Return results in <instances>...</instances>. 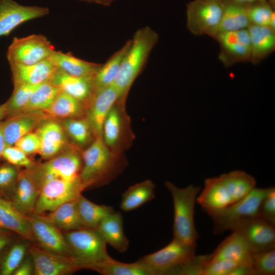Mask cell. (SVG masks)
Here are the masks:
<instances>
[{"mask_svg":"<svg viewBox=\"0 0 275 275\" xmlns=\"http://www.w3.org/2000/svg\"><path fill=\"white\" fill-rule=\"evenodd\" d=\"M2 158L8 163L24 169L30 168L35 163L29 156L15 145L6 146L3 151Z\"/></svg>","mask_w":275,"mask_h":275,"instance_id":"cell-44","label":"cell"},{"mask_svg":"<svg viewBox=\"0 0 275 275\" xmlns=\"http://www.w3.org/2000/svg\"><path fill=\"white\" fill-rule=\"evenodd\" d=\"M70 144L82 151L95 139L93 131L85 117L59 120Z\"/></svg>","mask_w":275,"mask_h":275,"instance_id":"cell-31","label":"cell"},{"mask_svg":"<svg viewBox=\"0 0 275 275\" xmlns=\"http://www.w3.org/2000/svg\"><path fill=\"white\" fill-rule=\"evenodd\" d=\"M20 171L19 167L7 162L0 165V197L10 200Z\"/></svg>","mask_w":275,"mask_h":275,"instance_id":"cell-42","label":"cell"},{"mask_svg":"<svg viewBox=\"0 0 275 275\" xmlns=\"http://www.w3.org/2000/svg\"><path fill=\"white\" fill-rule=\"evenodd\" d=\"M86 106L81 102L61 91L50 106L45 110L49 118L58 120L85 117Z\"/></svg>","mask_w":275,"mask_h":275,"instance_id":"cell-30","label":"cell"},{"mask_svg":"<svg viewBox=\"0 0 275 275\" xmlns=\"http://www.w3.org/2000/svg\"><path fill=\"white\" fill-rule=\"evenodd\" d=\"M165 186L173 201V238L186 244L196 245L199 235L194 224V207L201 187L191 184L179 188L168 181Z\"/></svg>","mask_w":275,"mask_h":275,"instance_id":"cell-3","label":"cell"},{"mask_svg":"<svg viewBox=\"0 0 275 275\" xmlns=\"http://www.w3.org/2000/svg\"><path fill=\"white\" fill-rule=\"evenodd\" d=\"M247 30L251 43L250 61L256 65L274 50L275 31L269 26L252 24Z\"/></svg>","mask_w":275,"mask_h":275,"instance_id":"cell-26","label":"cell"},{"mask_svg":"<svg viewBox=\"0 0 275 275\" xmlns=\"http://www.w3.org/2000/svg\"><path fill=\"white\" fill-rule=\"evenodd\" d=\"M8 110L6 102L0 105V121L7 117Z\"/></svg>","mask_w":275,"mask_h":275,"instance_id":"cell-53","label":"cell"},{"mask_svg":"<svg viewBox=\"0 0 275 275\" xmlns=\"http://www.w3.org/2000/svg\"><path fill=\"white\" fill-rule=\"evenodd\" d=\"M93 80L73 76L57 68L49 81L61 91L83 103L87 108L94 93Z\"/></svg>","mask_w":275,"mask_h":275,"instance_id":"cell-20","label":"cell"},{"mask_svg":"<svg viewBox=\"0 0 275 275\" xmlns=\"http://www.w3.org/2000/svg\"><path fill=\"white\" fill-rule=\"evenodd\" d=\"M239 2L245 3V4H251L253 3L257 2H261V1H266V0H234Z\"/></svg>","mask_w":275,"mask_h":275,"instance_id":"cell-54","label":"cell"},{"mask_svg":"<svg viewBox=\"0 0 275 275\" xmlns=\"http://www.w3.org/2000/svg\"><path fill=\"white\" fill-rule=\"evenodd\" d=\"M80 1L95 3L99 5H101L104 6H109L113 2L116 0H78Z\"/></svg>","mask_w":275,"mask_h":275,"instance_id":"cell-52","label":"cell"},{"mask_svg":"<svg viewBox=\"0 0 275 275\" xmlns=\"http://www.w3.org/2000/svg\"><path fill=\"white\" fill-rule=\"evenodd\" d=\"M64 236L74 259L80 269L95 271L110 256L106 243L96 229L82 228L65 232Z\"/></svg>","mask_w":275,"mask_h":275,"instance_id":"cell-4","label":"cell"},{"mask_svg":"<svg viewBox=\"0 0 275 275\" xmlns=\"http://www.w3.org/2000/svg\"><path fill=\"white\" fill-rule=\"evenodd\" d=\"M119 98V93L113 85L94 92L87 107L85 117L95 138L102 136L104 121Z\"/></svg>","mask_w":275,"mask_h":275,"instance_id":"cell-18","label":"cell"},{"mask_svg":"<svg viewBox=\"0 0 275 275\" xmlns=\"http://www.w3.org/2000/svg\"><path fill=\"white\" fill-rule=\"evenodd\" d=\"M39 189L26 169L21 170L10 198L14 205L26 215L34 213Z\"/></svg>","mask_w":275,"mask_h":275,"instance_id":"cell-23","label":"cell"},{"mask_svg":"<svg viewBox=\"0 0 275 275\" xmlns=\"http://www.w3.org/2000/svg\"><path fill=\"white\" fill-rule=\"evenodd\" d=\"M105 241L120 253L126 252L129 241L123 230V216L119 211H115L104 218L96 228Z\"/></svg>","mask_w":275,"mask_h":275,"instance_id":"cell-27","label":"cell"},{"mask_svg":"<svg viewBox=\"0 0 275 275\" xmlns=\"http://www.w3.org/2000/svg\"><path fill=\"white\" fill-rule=\"evenodd\" d=\"M240 233L252 252L275 249V225L259 217L244 218L231 230Z\"/></svg>","mask_w":275,"mask_h":275,"instance_id":"cell-12","label":"cell"},{"mask_svg":"<svg viewBox=\"0 0 275 275\" xmlns=\"http://www.w3.org/2000/svg\"><path fill=\"white\" fill-rule=\"evenodd\" d=\"M222 1L223 13L217 34L245 29L251 24L248 15L249 4L234 0Z\"/></svg>","mask_w":275,"mask_h":275,"instance_id":"cell-29","label":"cell"},{"mask_svg":"<svg viewBox=\"0 0 275 275\" xmlns=\"http://www.w3.org/2000/svg\"><path fill=\"white\" fill-rule=\"evenodd\" d=\"M270 188L255 187L238 201L220 209L205 212L213 222L214 233L216 234L231 230L242 219L259 217L261 204Z\"/></svg>","mask_w":275,"mask_h":275,"instance_id":"cell-6","label":"cell"},{"mask_svg":"<svg viewBox=\"0 0 275 275\" xmlns=\"http://www.w3.org/2000/svg\"><path fill=\"white\" fill-rule=\"evenodd\" d=\"M240 264L228 260L209 261L208 257L203 275H229L230 272Z\"/></svg>","mask_w":275,"mask_h":275,"instance_id":"cell-45","label":"cell"},{"mask_svg":"<svg viewBox=\"0 0 275 275\" xmlns=\"http://www.w3.org/2000/svg\"><path fill=\"white\" fill-rule=\"evenodd\" d=\"M76 200L66 202L47 214L41 215L65 232L85 228L80 219Z\"/></svg>","mask_w":275,"mask_h":275,"instance_id":"cell-32","label":"cell"},{"mask_svg":"<svg viewBox=\"0 0 275 275\" xmlns=\"http://www.w3.org/2000/svg\"><path fill=\"white\" fill-rule=\"evenodd\" d=\"M49 13L46 7L24 6L13 0H0V37L8 35L22 23Z\"/></svg>","mask_w":275,"mask_h":275,"instance_id":"cell-16","label":"cell"},{"mask_svg":"<svg viewBox=\"0 0 275 275\" xmlns=\"http://www.w3.org/2000/svg\"><path fill=\"white\" fill-rule=\"evenodd\" d=\"M196 200L205 212L220 209L233 203L219 177L206 179L204 188Z\"/></svg>","mask_w":275,"mask_h":275,"instance_id":"cell-25","label":"cell"},{"mask_svg":"<svg viewBox=\"0 0 275 275\" xmlns=\"http://www.w3.org/2000/svg\"><path fill=\"white\" fill-rule=\"evenodd\" d=\"M0 227L34 243L28 216L20 212L8 199L0 197Z\"/></svg>","mask_w":275,"mask_h":275,"instance_id":"cell-24","label":"cell"},{"mask_svg":"<svg viewBox=\"0 0 275 275\" xmlns=\"http://www.w3.org/2000/svg\"><path fill=\"white\" fill-rule=\"evenodd\" d=\"M266 2L269 4V5L274 10L275 7V0H266Z\"/></svg>","mask_w":275,"mask_h":275,"instance_id":"cell-55","label":"cell"},{"mask_svg":"<svg viewBox=\"0 0 275 275\" xmlns=\"http://www.w3.org/2000/svg\"><path fill=\"white\" fill-rule=\"evenodd\" d=\"M14 234L13 232L0 227V254L12 243Z\"/></svg>","mask_w":275,"mask_h":275,"instance_id":"cell-49","label":"cell"},{"mask_svg":"<svg viewBox=\"0 0 275 275\" xmlns=\"http://www.w3.org/2000/svg\"><path fill=\"white\" fill-rule=\"evenodd\" d=\"M14 145L30 156L39 153L41 144L40 139L34 131L21 137Z\"/></svg>","mask_w":275,"mask_h":275,"instance_id":"cell-46","label":"cell"},{"mask_svg":"<svg viewBox=\"0 0 275 275\" xmlns=\"http://www.w3.org/2000/svg\"><path fill=\"white\" fill-rule=\"evenodd\" d=\"M196 245L183 243L175 239L166 246L138 260L154 275H172L176 269L195 255Z\"/></svg>","mask_w":275,"mask_h":275,"instance_id":"cell-10","label":"cell"},{"mask_svg":"<svg viewBox=\"0 0 275 275\" xmlns=\"http://www.w3.org/2000/svg\"><path fill=\"white\" fill-rule=\"evenodd\" d=\"M60 91L61 90L49 80L39 85L21 112L45 111Z\"/></svg>","mask_w":275,"mask_h":275,"instance_id":"cell-37","label":"cell"},{"mask_svg":"<svg viewBox=\"0 0 275 275\" xmlns=\"http://www.w3.org/2000/svg\"><path fill=\"white\" fill-rule=\"evenodd\" d=\"M131 42V39L127 40L105 64H101L94 78V92L113 84L119 73L123 59L129 48Z\"/></svg>","mask_w":275,"mask_h":275,"instance_id":"cell-34","label":"cell"},{"mask_svg":"<svg viewBox=\"0 0 275 275\" xmlns=\"http://www.w3.org/2000/svg\"><path fill=\"white\" fill-rule=\"evenodd\" d=\"M34 265L35 275H68L80 270L69 256L45 250L37 245L29 248Z\"/></svg>","mask_w":275,"mask_h":275,"instance_id":"cell-15","label":"cell"},{"mask_svg":"<svg viewBox=\"0 0 275 275\" xmlns=\"http://www.w3.org/2000/svg\"><path fill=\"white\" fill-rule=\"evenodd\" d=\"M95 271L103 275H154L139 260L134 263H124L111 257L99 265Z\"/></svg>","mask_w":275,"mask_h":275,"instance_id":"cell-38","label":"cell"},{"mask_svg":"<svg viewBox=\"0 0 275 275\" xmlns=\"http://www.w3.org/2000/svg\"><path fill=\"white\" fill-rule=\"evenodd\" d=\"M82 167L79 178L85 189L105 185L116 178L126 166L122 154L111 150L102 136L96 137L81 151Z\"/></svg>","mask_w":275,"mask_h":275,"instance_id":"cell-1","label":"cell"},{"mask_svg":"<svg viewBox=\"0 0 275 275\" xmlns=\"http://www.w3.org/2000/svg\"><path fill=\"white\" fill-rule=\"evenodd\" d=\"M48 116L45 112H21L3 121V131L7 146L14 145L23 136L34 131Z\"/></svg>","mask_w":275,"mask_h":275,"instance_id":"cell-19","label":"cell"},{"mask_svg":"<svg viewBox=\"0 0 275 275\" xmlns=\"http://www.w3.org/2000/svg\"><path fill=\"white\" fill-rule=\"evenodd\" d=\"M13 85H38L50 79L58 67L50 57L32 65L9 63Z\"/></svg>","mask_w":275,"mask_h":275,"instance_id":"cell-21","label":"cell"},{"mask_svg":"<svg viewBox=\"0 0 275 275\" xmlns=\"http://www.w3.org/2000/svg\"><path fill=\"white\" fill-rule=\"evenodd\" d=\"M84 190L79 177L49 180L40 188L34 213L44 214L49 212L66 202L76 200Z\"/></svg>","mask_w":275,"mask_h":275,"instance_id":"cell-7","label":"cell"},{"mask_svg":"<svg viewBox=\"0 0 275 275\" xmlns=\"http://www.w3.org/2000/svg\"><path fill=\"white\" fill-rule=\"evenodd\" d=\"M35 132L40 140L38 154L44 159H50L63 151L70 144L60 121L50 118L44 120Z\"/></svg>","mask_w":275,"mask_h":275,"instance_id":"cell-17","label":"cell"},{"mask_svg":"<svg viewBox=\"0 0 275 275\" xmlns=\"http://www.w3.org/2000/svg\"><path fill=\"white\" fill-rule=\"evenodd\" d=\"M259 217L275 225V188L271 187L260 207Z\"/></svg>","mask_w":275,"mask_h":275,"instance_id":"cell-47","label":"cell"},{"mask_svg":"<svg viewBox=\"0 0 275 275\" xmlns=\"http://www.w3.org/2000/svg\"><path fill=\"white\" fill-rule=\"evenodd\" d=\"M251 263L255 275H274L275 250L252 252Z\"/></svg>","mask_w":275,"mask_h":275,"instance_id":"cell-41","label":"cell"},{"mask_svg":"<svg viewBox=\"0 0 275 275\" xmlns=\"http://www.w3.org/2000/svg\"><path fill=\"white\" fill-rule=\"evenodd\" d=\"M218 42L219 60L226 67L251 60V43L247 29L221 32L213 38Z\"/></svg>","mask_w":275,"mask_h":275,"instance_id":"cell-14","label":"cell"},{"mask_svg":"<svg viewBox=\"0 0 275 275\" xmlns=\"http://www.w3.org/2000/svg\"><path fill=\"white\" fill-rule=\"evenodd\" d=\"M81 151L70 144L57 156L26 169L39 189L52 179H74L79 177L82 167Z\"/></svg>","mask_w":275,"mask_h":275,"instance_id":"cell-5","label":"cell"},{"mask_svg":"<svg viewBox=\"0 0 275 275\" xmlns=\"http://www.w3.org/2000/svg\"><path fill=\"white\" fill-rule=\"evenodd\" d=\"M40 85V84H39ZM12 94L6 104L7 117L20 113L28 102L34 91L39 85L15 84Z\"/></svg>","mask_w":275,"mask_h":275,"instance_id":"cell-40","label":"cell"},{"mask_svg":"<svg viewBox=\"0 0 275 275\" xmlns=\"http://www.w3.org/2000/svg\"><path fill=\"white\" fill-rule=\"evenodd\" d=\"M27 216L36 245L45 250L71 257L70 248L61 230L42 215L33 213Z\"/></svg>","mask_w":275,"mask_h":275,"instance_id":"cell-13","label":"cell"},{"mask_svg":"<svg viewBox=\"0 0 275 275\" xmlns=\"http://www.w3.org/2000/svg\"><path fill=\"white\" fill-rule=\"evenodd\" d=\"M155 185L149 179L130 186L122 195L120 209L128 212L138 209L155 197Z\"/></svg>","mask_w":275,"mask_h":275,"instance_id":"cell-33","label":"cell"},{"mask_svg":"<svg viewBox=\"0 0 275 275\" xmlns=\"http://www.w3.org/2000/svg\"><path fill=\"white\" fill-rule=\"evenodd\" d=\"M225 238L214 251L208 254L209 260H228L239 263H251L250 248L242 236L236 231Z\"/></svg>","mask_w":275,"mask_h":275,"instance_id":"cell-22","label":"cell"},{"mask_svg":"<svg viewBox=\"0 0 275 275\" xmlns=\"http://www.w3.org/2000/svg\"><path fill=\"white\" fill-rule=\"evenodd\" d=\"M219 177L229 192L233 203L246 196L256 184L255 178L243 171H233Z\"/></svg>","mask_w":275,"mask_h":275,"instance_id":"cell-35","label":"cell"},{"mask_svg":"<svg viewBox=\"0 0 275 275\" xmlns=\"http://www.w3.org/2000/svg\"><path fill=\"white\" fill-rule=\"evenodd\" d=\"M129 48L124 56L119 73L113 83L119 99L125 100L136 77L144 68L150 52L159 40L158 34L148 26L134 34Z\"/></svg>","mask_w":275,"mask_h":275,"instance_id":"cell-2","label":"cell"},{"mask_svg":"<svg viewBox=\"0 0 275 275\" xmlns=\"http://www.w3.org/2000/svg\"><path fill=\"white\" fill-rule=\"evenodd\" d=\"M29 247L24 242L11 245L0 258V274H13L28 253Z\"/></svg>","mask_w":275,"mask_h":275,"instance_id":"cell-39","label":"cell"},{"mask_svg":"<svg viewBox=\"0 0 275 275\" xmlns=\"http://www.w3.org/2000/svg\"><path fill=\"white\" fill-rule=\"evenodd\" d=\"M274 14V9L266 1L249 5L248 15L252 24L269 26L271 18Z\"/></svg>","mask_w":275,"mask_h":275,"instance_id":"cell-43","label":"cell"},{"mask_svg":"<svg viewBox=\"0 0 275 275\" xmlns=\"http://www.w3.org/2000/svg\"><path fill=\"white\" fill-rule=\"evenodd\" d=\"M223 13L222 0H194L186 5V27L194 35L214 38Z\"/></svg>","mask_w":275,"mask_h":275,"instance_id":"cell-9","label":"cell"},{"mask_svg":"<svg viewBox=\"0 0 275 275\" xmlns=\"http://www.w3.org/2000/svg\"><path fill=\"white\" fill-rule=\"evenodd\" d=\"M6 144L3 131V121H0V158L2 157V154Z\"/></svg>","mask_w":275,"mask_h":275,"instance_id":"cell-51","label":"cell"},{"mask_svg":"<svg viewBox=\"0 0 275 275\" xmlns=\"http://www.w3.org/2000/svg\"><path fill=\"white\" fill-rule=\"evenodd\" d=\"M55 50L54 46L45 36L32 35L14 37L7 57L9 63L32 65L48 59Z\"/></svg>","mask_w":275,"mask_h":275,"instance_id":"cell-11","label":"cell"},{"mask_svg":"<svg viewBox=\"0 0 275 275\" xmlns=\"http://www.w3.org/2000/svg\"><path fill=\"white\" fill-rule=\"evenodd\" d=\"M76 201L80 219L85 228H97L104 218L115 211L112 206L95 204L81 194Z\"/></svg>","mask_w":275,"mask_h":275,"instance_id":"cell-36","label":"cell"},{"mask_svg":"<svg viewBox=\"0 0 275 275\" xmlns=\"http://www.w3.org/2000/svg\"><path fill=\"white\" fill-rule=\"evenodd\" d=\"M50 58L58 68L70 75L84 78L94 79L102 64L83 60L71 52L64 53L57 50Z\"/></svg>","mask_w":275,"mask_h":275,"instance_id":"cell-28","label":"cell"},{"mask_svg":"<svg viewBox=\"0 0 275 275\" xmlns=\"http://www.w3.org/2000/svg\"><path fill=\"white\" fill-rule=\"evenodd\" d=\"M34 265L30 254H27L25 258L15 270L14 275H32L34 274Z\"/></svg>","mask_w":275,"mask_h":275,"instance_id":"cell-48","label":"cell"},{"mask_svg":"<svg viewBox=\"0 0 275 275\" xmlns=\"http://www.w3.org/2000/svg\"><path fill=\"white\" fill-rule=\"evenodd\" d=\"M125 102L117 100L108 113L102 128L104 143L111 150L119 154L129 148L134 138L130 118L125 109Z\"/></svg>","mask_w":275,"mask_h":275,"instance_id":"cell-8","label":"cell"},{"mask_svg":"<svg viewBox=\"0 0 275 275\" xmlns=\"http://www.w3.org/2000/svg\"><path fill=\"white\" fill-rule=\"evenodd\" d=\"M229 275H255L251 263H242L237 265Z\"/></svg>","mask_w":275,"mask_h":275,"instance_id":"cell-50","label":"cell"}]
</instances>
